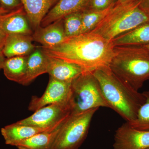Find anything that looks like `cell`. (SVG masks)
Wrapping results in <instances>:
<instances>
[{
  "label": "cell",
  "mask_w": 149,
  "mask_h": 149,
  "mask_svg": "<svg viewBox=\"0 0 149 149\" xmlns=\"http://www.w3.org/2000/svg\"><path fill=\"white\" fill-rule=\"evenodd\" d=\"M33 41L42 47H51L60 44L66 38L65 34L63 19H59L45 27L40 26L32 35Z\"/></svg>",
  "instance_id": "11"
},
{
  "label": "cell",
  "mask_w": 149,
  "mask_h": 149,
  "mask_svg": "<svg viewBox=\"0 0 149 149\" xmlns=\"http://www.w3.org/2000/svg\"><path fill=\"white\" fill-rule=\"evenodd\" d=\"M116 46H143L149 44V22L115 38L112 41Z\"/></svg>",
  "instance_id": "17"
},
{
  "label": "cell",
  "mask_w": 149,
  "mask_h": 149,
  "mask_svg": "<svg viewBox=\"0 0 149 149\" xmlns=\"http://www.w3.org/2000/svg\"><path fill=\"white\" fill-rule=\"evenodd\" d=\"M33 41L32 35H8L2 53L7 58L28 55L35 49Z\"/></svg>",
  "instance_id": "14"
},
{
  "label": "cell",
  "mask_w": 149,
  "mask_h": 149,
  "mask_svg": "<svg viewBox=\"0 0 149 149\" xmlns=\"http://www.w3.org/2000/svg\"><path fill=\"white\" fill-rule=\"evenodd\" d=\"M112 72L137 91L149 80V51L142 46L114 47Z\"/></svg>",
  "instance_id": "3"
},
{
  "label": "cell",
  "mask_w": 149,
  "mask_h": 149,
  "mask_svg": "<svg viewBox=\"0 0 149 149\" xmlns=\"http://www.w3.org/2000/svg\"></svg>",
  "instance_id": "34"
},
{
  "label": "cell",
  "mask_w": 149,
  "mask_h": 149,
  "mask_svg": "<svg viewBox=\"0 0 149 149\" xmlns=\"http://www.w3.org/2000/svg\"><path fill=\"white\" fill-rule=\"evenodd\" d=\"M47 56V73L56 80L70 82L85 72L77 65L62 60Z\"/></svg>",
  "instance_id": "12"
},
{
  "label": "cell",
  "mask_w": 149,
  "mask_h": 149,
  "mask_svg": "<svg viewBox=\"0 0 149 149\" xmlns=\"http://www.w3.org/2000/svg\"><path fill=\"white\" fill-rule=\"evenodd\" d=\"M20 9V8H19L14 10L11 11L8 13L4 14L1 15H0V22L3 21V20L7 18L8 17L10 16V15H12L16 13L19 11Z\"/></svg>",
  "instance_id": "28"
},
{
  "label": "cell",
  "mask_w": 149,
  "mask_h": 149,
  "mask_svg": "<svg viewBox=\"0 0 149 149\" xmlns=\"http://www.w3.org/2000/svg\"><path fill=\"white\" fill-rule=\"evenodd\" d=\"M71 83L56 80L49 76V83L45 93L41 97L32 96L28 109L35 111L51 104L71 102Z\"/></svg>",
  "instance_id": "8"
},
{
  "label": "cell",
  "mask_w": 149,
  "mask_h": 149,
  "mask_svg": "<svg viewBox=\"0 0 149 149\" xmlns=\"http://www.w3.org/2000/svg\"><path fill=\"white\" fill-rule=\"evenodd\" d=\"M72 111L78 113L100 107L109 108L98 81L93 72H83L71 83Z\"/></svg>",
  "instance_id": "5"
},
{
  "label": "cell",
  "mask_w": 149,
  "mask_h": 149,
  "mask_svg": "<svg viewBox=\"0 0 149 149\" xmlns=\"http://www.w3.org/2000/svg\"><path fill=\"white\" fill-rule=\"evenodd\" d=\"M29 24L36 30L43 19L58 0H20Z\"/></svg>",
  "instance_id": "13"
},
{
  "label": "cell",
  "mask_w": 149,
  "mask_h": 149,
  "mask_svg": "<svg viewBox=\"0 0 149 149\" xmlns=\"http://www.w3.org/2000/svg\"><path fill=\"white\" fill-rule=\"evenodd\" d=\"M142 47H144V48H146L148 51H149V45H146L142 46Z\"/></svg>",
  "instance_id": "32"
},
{
  "label": "cell",
  "mask_w": 149,
  "mask_h": 149,
  "mask_svg": "<svg viewBox=\"0 0 149 149\" xmlns=\"http://www.w3.org/2000/svg\"><path fill=\"white\" fill-rule=\"evenodd\" d=\"M49 130H51L30 125H22L16 122L2 128L1 133L6 144L16 147L22 141L38 133Z\"/></svg>",
  "instance_id": "15"
},
{
  "label": "cell",
  "mask_w": 149,
  "mask_h": 149,
  "mask_svg": "<svg viewBox=\"0 0 149 149\" xmlns=\"http://www.w3.org/2000/svg\"><path fill=\"white\" fill-rule=\"evenodd\" d=\"M27 56H17L6 58L2 69L9 80L21 84L27 70Z\"/></svg>",
  "instance_id": "20"
},
{
  "label": "cell",
  "mask_w": 149,
  "mask_h": 149,
  "mask_svg": "<svg viewBox=\"0 0 149 149\" xmlns=\"http://www.w3.org/2000/svg\"><path fill=\"white\" fill-rule=\"evenodd\" d=\"M72 111L71 102L56 103L37 110L32 115L17 123L46 130H53L64 122Z\"/></svg>",
  "instance_id": "7"
},
{
  "label": "cell",
  "mask_w": 149,
  "mask_h": 149,
  "mask_svg": "<svg viewBox=\"0 0 149 149\" xmlns=\"http://www.w3.org/2000/svg\"><path fill=\"white\" fill-rule=\"evenodd\" d=\"M139 7L149 17V0H140Z\"/></svg>",
  "instance_id": "26"
},
{
  "label": "cell",
  "mask_w": 149,
  "mask_h": 149,
  "mask_svg": "<svg viewBox=\"0 0 149 149\" xmlns=\"http://www.w3.org/2000/svg\"><path fill=\"white\" fill-rule=\"evenodd\" d=\"M98 109L70 115L62 124L52 149H78L87 137Z\"/></svg>",
  "instance_id": "6"
},
{
  "label": "cell",
  "mask_w": 149,
  "mask_h": 149,
  "mask_svg": "<svg viewBox=\"0 0 149 149\" xmlns=\"http://www.w3.org/2000/svg\"><path fill=\"white\" fill-rule=\"evenodd\" d=\"M90 0H58L50 10L41 22L45 27L71 14L81 13L88 10Z\"/></svg>",
  "instance_id": "10"
},
{
  "label": "cell",
  "mask_w": 149,
  "mask_h": 149,
  "mask_svg": "<svg viewBox=\"0 0 149 149\" xmlns=\"http://www.w3.org/2000/svg\"><path fill=\"white\" fill-rule=\"evenodd\" d=\"M143 93L146 101L139 109L136 119L132 122L128 123L133 128L149 131V91Z\"/></svg>",
  "instance_id": "22"
},
{
  "label": "cell",
  "mask_w": 149,
  "mask_h": 149,
  "mask_svg": "<svg viewBox=\"0 0 149 149\" xmlns=\"http://www.w3.org/2000/svg\"><path fill=\"white\" fill-rule=\"evenodd\" d=\"M41 49L46 56L77 65L85 72L109 68L114 53L112 42L92 32L66 37L57 45Z\"/></svg>",
  "instance_id": "1"
},
{
  "label": "cell",
  "mask_w": 149,
  "mask_h": 149,
  "mask_svg": "<svg viewBox=\"0 0 149 149\" xmlns=\"http://www.w3.org/2000/svg\"><path fill=\"white\" fill-rule=\"evenodd\" d=\"M140 0H118L116 3V5H122L127 4L138 1Z\"/></svg>",
  "instance_id": "29"
},
{
  "label": "cell",
  "mask_w": 149,
  "mask_h": 149,
  "mask_svg": "<svg viewBox=\"0 0 149 149\" xmlns=\"http://www.w3.org/2000/svg\"><path fill=\"white\" fill-rule=\"evenodd\" d=\"M113 3L112 0H90L89 8L94 10H103Z\"/></svg>",
  "instance_id": "24"
},
{
  "label": "cell",
  "mask_w": 149,
  "mask_h": 149,
  "mask_svg": "<svg viewBox=\"0 0 149 149\" xmlns=\"http://www.w3.org/2000/svg\"><path fill=\"white\" fill-rule=\"evenodd\" d=\"M62 123L55 129L38 133L22 141L16 147L18 149H52Z\"/></svg>",
  "instance_id": "19"
},
{
  "label": "cell",
  "mask_w": 149,
  "mask_h": 149,
  "mask_svg": "<svg viewBox=\"0 0 149 149\" xmlns=\"http://www.w3.org/2000/svg\"><path fill=\"white\" fill-rule=\"evenodd\" d=\"M1 8V6H0V8Z\"/></svg>",
  "instance_id": "33"
},
{
  "label": "cell",
  "mask_w": 149,
  "mask_h": 149,
  "mask_svg": "<svg viewBox=\"0 0 149 149\" xmlns=\"http://www.w3.org/2000/svg\"><path fill=\"white\" fill-rule=\"evenodd\" d=\"M65 34L66 37L81 34L82 21L81 13L71 14L63 18Z\"/></svg>",
  "instance_id": "23"
},
{
  "label": "cell",
  "mask_w": 149,
  "mask_h": 149,
  "mask_svg": "<svg viewBox=\"0 0 149 149\" xmlns=\"http://www.w3.org/2000/svg\"><path fill=\"white\" fill-rule=\"evenodd\" d=\"M29 22L22 6L17 13L0 22V29L7 35H32L33 33Z\"/></svg>",
  "instance_id": "18"
},
{
  "label": "cell",
  "mask_w": 149,
  "mask_h": 149,
  "mask_svg": "<svg viewBox=\"0 0 149 149\" xmlns=\"http://www.w3.org/2000/svg\"><path fill=\"white\" fill-rule=\"evenodd\" d=\"M98 81L109 108L130 123L137 117L140 108L146 101L143 93H139L113 74L109 68L93 72Z\"/></svg>",
  "instance_id": "2"
},
{
  "label": "cell",
  "mask_w": 149,
  "mask_h": 149,
  "mask_svg": "<svg viewBox=\"0 0 149 149\" xmlns=\"http://www.w3.org/2000/svg\"><path fill=\"white\" fill-rule=\"evenodd\" d=\"M2 8L11 11L19 8L22 6L20 0H0Z\"/></svg>",
  "instance_id": "25"
},
{
  "label": "cell",
  "mask_w": 149,
  "mask_h": 149,
  "mask_svg": "<svg viewBox=\"0 0 149 149\" xmlns=\"http://www.w3.org/2000/svg\"><path fill=\"white\" fill-rule=\"evenodd\" d=\"M8 35L0 29V52H1L4 47Z\"/></svg>",
  "instance_id": "27"
},
{
  "label": "cell",
  "mask_w": 149,
  "mask_h": 149,
  "mask_svg": "<svg viewBox=\"0 0 149 149\" xmlns=\"http://www.w3.org/2000/svg\"><path fill=\"white\" fill-rule=\"evenodd\" d=\"M10 11L6 10L2 8H0V15H1L7 13H8L10 12Z\"/></svg>",
  "instance_id": "31"
},
{
  "label": "cell",
  "mask_w": 149,
  "mask_h": 149,
  "mask_svg": "<svg viewBox=\"0 0 149 149\" xmlns=\"http://www.w3.org/2000/svg\"><path fill=\"white\" fill-rule=\"evenodd\" d=\"M5 59V57L3 55L1 52H0V70L2 69L3 65Z\"/></svg>",
  "instance_id": "30"
},
{
  "label": "cell",
  "mask_w": 149,
  "mask_h": 149,
  "mask_svg": "<svg viewBox=\"0 0 149 149\" xmlns=\"http://www.w3.org/2000/svg\"><path fill=\"white\" fill-rule=\"evenodd\" d=\"M47 56L42 49H35L27 56L26 75L22 85H29L40 75L47 73Z\"/></svg>",
  "instance_id": "16"
},
{
  "label": "cell",
  "mask_w": 149,
  "mask_h": 149,
  "mask_svg": "<svg viewBox=\"0 0 149 149\" xmlns=\"http://www.w3.org/2000/svg\"><path fill=\"white\" fill-rule=\"evenodd\" d=\"M114 6V4L113 3L109 7L103 10L88 9L81 12L82 21L81 34L92 31L111 11Z\"/></svg>",
  "instance_id": "21"
},
{
  "label": "cell",
  "mask_w": 149,
  "mask_h": 149,
  "mask_svg": "<svg viewBox=\"0 0 149 149\" xmlns=\"http://www.w3.org/2000/svg\"><path fill=\"white\" fill-rule=\"evenodd\" d=\"M113 149H149V131L133 128L125 122L116 131Z\"/></svg>",
  "instance_id": "9"
},
{
  "label": "cell",
  "mask_w": 149,
  "mask_h": 149,
  "mask_svg": "<svg viewBox=\"0 0 149 149\" xmlns=\"http://www.w3.org/2000/svg\"><path fill=\"white\" fill-rule=\"evenodd\" d=\"M140 1L116 5L91 31L112 42L115 38L149 22V17L139 7Z\"/></svg>",
  "instance_id": "4"
}]
</instances>
